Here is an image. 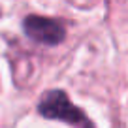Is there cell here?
Here are the masks:
<instances>
[{"mask_svg": "<svg viewBox=\"0 0 128 128\" xmlns=\"http://www.w3.org/2000/svg\"><path fill=\"white\" fill-rule=\"evenodd\" d=\"M24 32L32 40L45 45H56L64 40V26L58 21L40 15H28L24 19Z\"/></svg>", "mask_w": 128, "mask_h": 128, "instance_id": "obj_2", "label": "cell"}, {"mask_svg": "<svg viewBox=\"0 0 128 128\" xmlns=\"http://www.w3.org/2000/svg\"><path fill=\"white\" fill-rule=\"evenodd\" d=\"M38 109L47 119H58V120H66V122H72V124H79L85 120V115L81 113V109L76 108L70 102V98L66 96V92L62 90L45 92L44 98L38 104Z\"/></svg>", "mask_w": 128, "mask_h": 128, "instance_id": "obj_1", "label": "cell"}]
</instances>
